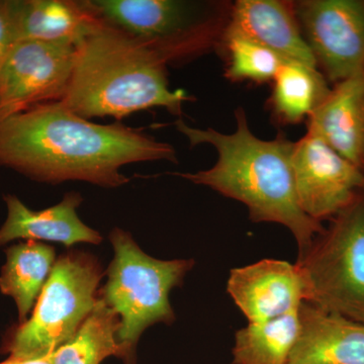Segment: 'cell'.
I'll list each match as a JSON object with an SVG mask.
<instances>
[{"label":"cell","instance_id":"6da1fadb","mask_svg":"<svg viewBox=\"0 0 364 364\" xmlns=\"http://www.w3.org/2000/svg\"><path fill=\"white\" fill-rule=\"evenodd\" d=\"M177 163L176 151L121 122L92 123L61 102H48L0 122V167L41 183L83 181L116 188L130 182L132 163Z\"/></svg>","mask_w":364,"mask_h":364},{"label":"cell","instance_id":"7a4b0ae2","mask_svg":"<svg viewBox=\"0 0 364 364\" xmlns=\"http://www.w3.org/2000/svg\"><path fill=\"white\" fill-rule=\"evenodd\" d=\"M234 114L236 130L231 134L193 128L182 119L174 122L191 147L208 144L218 153L212 168L176 174L244 203L254 223L287 227L298 243L301 257L325 228L308 217L299 205L291 164L294 142L284 135L273 140L257 138L249 128L244 109L238 107Z\"/></svg>","mask_w":364,"mask_h":364},{"label":"cell","instance_id":"3957f363","mask_svg":"<svg viewBox=\"0 0 364 364\" xmlns=\"http://www.w3.org/2000/svg\"><path fill=\"white\" fill-rule=\"evenodd\" d=\"M196 97L169 87L167 66L154 53L102 21L76 48L73 70L62 104L90 121L121 122L135 112L164 107L181 119L184 102Z\"/></svg>","mask_w":364,"mask_h":364},{"label":"cell","instance_id":"277c9868","mask_svg":"<svg viewBox=\"0 0 364 364\" xmlns=\"http://www.w3.org/2000/svg\"><path fill=\"white\" fill-rule=\"evenodd\" d=\"M107 25L138 41L166 66L215 51L231 14L222 0H86Z\"/></svg>","mask_w":364,"mask_h":364},{"label":"cell","instance_id":"5b68a950","mask_svg":"<svg viewBox=\"0 0 364 364\" xmlns=\"http://www.w3.org/2000/svg\"><path fill=\"white\" fill-rule=\"evenodd\" d=\"M109 241L114 256L100 296L119 316L117 339L134 349L150 326L176 320L170 291L181 286L195 261L151 257L129 232L119 228L112 230Z\"/></svg>","mask_w":364,"mask_h":364},{"label":"cell","instance_id":"8992f818","mask_svg":"<svg viewBox=\"0 0 364 364\" xmlns=\"http://www.w3.org/2000/svg\"><path fill=\"white\" fill-rule=\"evenodd\" d=\"M104 273L85 253L64 254L55 262L32 316L11 330L2 345L11 358L50 355L70 340L92 312Z\"/></svg>","mask_w":364,"mask_h":364},{"label":"cell","instance_id":"52a82bcc","mask_svg":"<svg viewBox=\"0 0 364 364\" xmlns=\"http://www.w3.org/2000/svg\"><path fill=\"white\" fill-rule=\"evenodd\" d=\"M330 222L296 261L306 301L364 324V191Z\"/></svg>","mask_w":364,"mask_h":364},{"label":"cell","instance_id":"ba28073f","mask_svg":"<svg viewBox=\"0 0 364 364\" xmlns=\"http://www.w3.org/2000/svg\"><path fill=\"white\" fill-rule=\"evenodd\" d=\"M294 13L328 82L364 72V0H298Z\"/></svg>","mask_w":364,"mask_h":364},{"label":"cell","instance_id":"9c48e42d","mask_svg":"<svg viewBox=\"0 0 364 364\" xmlns=\"http://www.w3.org/2000/svg\"><path fill=\"white\" fill-rule=\"evenodd\" d=\"M76 48L23 41L0 67V122L37 105L61 102L65 95Z\"/></svg>","mask_w":364,"mask_h":364},{"label":"cell","instance_id":"30bf717a","mask_svg":"<svg viewBox=\"0 0 364 364\" xmlns=\"http://www.w3.org/2000/svg\"><path fill=\"white\" fill-rule=\"evenodd\" d=\"M291 164L299 205L315 221H330L364 191L363 172L309 132L294 142Z\"/></svg>","mask_w":364,"mask_h":364},{"label":"cell","instance_id":"8fae6325","mask_svg":"<svg viewBox=\"0 0 364 364\" xmlns=\"http://www.w3.org/2000/svg\"><path fill=\"white\" fill-rule=\"evenodd\" d=\"M227 291L249 323L296 312L306 296L305 280L296 263L277 259L232 269Z\"/></svg>","mask_w":364,"mask_h":364},{"label":"cell","instance_id":"7c38bea8","mask_svg":"<svg viewBox=\"0 0 364 364\" xmlns=\"http://www.w3.org/2000/svg\"><path fill=\"white\" fill-rule=\"evenodd\" d=\"M287 364H364V324L304 301Z\"/></svg>","mask_w":364,"mask_h":364},{"label":"cell","instance_id":"4fadbf2b","mask_svg":"<svg viewBox=\"0 0 364 364\" xmlns=\"http://www.w3.org/2000/svg\"><path fill=\"white\" fill-rule=\"evenodd\" d=\"M6 221L0 227V246L16 240L51 241L66 247L77 243L100 244L102 236L79 219L77 208L82 203L80 193L70 191L58 205L45 210H30L14 195L4 196Z\"/></svg>","mask_w":364,"mask_h":364},{"label":"cell","instance_id":"5bb4252c","mask_svg":"<svg viewBox=\"0 0 364 364\" xmlns=\"http://www.w3.org/2000/svg\"><path fill=\"white\" fill-rule=\"evenodd\" d=\"M227 26L272 50L284 61L317 67L299 28L293 1L237 0L232 4Z\"/></svg>","mask_w":364,"mask_h":364},{"label":"cell","instance_id":"9a60e30c","mask_svg":"<svg viewBox=\"0 0 364 364\" xmlns=\"http://www.w3.org/2000/svg\"><path fill=\"white\" fill-rule=\"evenodd\" d=\"M306 123V132L364 173V72L333 85Z\"/></svg>","mask_w":364,"mask_h":364},{"label":"cell","instance_id":"2e32d148","mask_svg":"<svg viewBox=\"0 0 364 364\" xmlns=\"http://www.w3.org/2000/svg\"><path fill=\"white\" fill-rule=\"evenodd\" d=\"M18 42L77 48L102 21L86 0H11Z\"/></svg>","mask_w":364,"mask_h":364},{"label":"cell","instance_id":"e0dca14e","mask_svg":"<svg viewBox=\"0 0 364 364\" xmlns=\"http://www.w3.org/2000/svg\"><path fill=\"white\" fill-rule=\"evenodd\" d=\"M56 262L54 248L39 241L20 242L6 250L0 272V291L16 303L18 322L35 308Z\"/></svg>","mask_w":364,"mask_h":364},{"label":"cell","instance_id":"ac0fdd59","mask_svg":"<svg viewBox=\"0 0 364 364\" xmlns=\"http://www.w3.org/2000/svg\"><path fill=\"white\" fill-rule=\"evenodd\" d=\"M268 107L277 124L294 126L308 121L331 91L317 67L284 62L272 80Z\"/></svg>","mask_w":364,"mask_h":364},{"label":"cell","instance_id":"d6986e66","mask_svg":"<svg viewBox=\"0 0 364 364\" xmlns=\"http://www.w3.org/2000/svg\"><path fill=\"white\" fill-rule=\"evenodd\" d=\"M117 314L102 298L70 340L52 353L53 364H100L109 356L129 360L134 349L119 342Z\"/></svg>","mask_w":364,"mask_h":364},{"label":"cell","instance_id":"ffe728a7","mask_svg":"<svg viewBox=\"0 0 364 364\" xmlns=\"http://www.w3.org/2000/svg\"><path fill=\"white\" fill-rule=\"evenodd\" d=\"M299 310L236 332L233 364H287L298 338Z\"/></svg>","mask_w":364,"mask_h":364},{"label":"cell","instance_id":"44dd1931","mask_svg":"<svg viewBox=\"0 0 364 364\" xmlns=\"http://www.w3.org/2000/svg\"><path fill=\"white\" fill-rule=\"evenodd\" d=\"M215 52L225 62V77L232 82H272L284 59L243 33L226 28Z\"/></svg>","mask_w":364,"mask_h":364},{"label":"cell","instance_id":"7402d4cb","mask_svg":"<svg viewBox=\"0 0 364 364\" xmlns=\"http://www.w3.org/2000/svg\"><path fill=\"white\" fill-rule=\"evenodd\" d=\"M18 43L13 16L11 0H0V67Z\"/></svg>","mask_w":364,"mask_h":364},{"label":"cell","instance_id":"603a6c76","mask_svg":"<svg viewBox=\"0 0 364 364\" xmlns=\"http://www.w3.org/2000/svg\"><path fill=\"white\" fill-rule=\"evenodd\" d=\"M0 364H53L52 354L38 358H18L9 356V358L1 361Z\"/></svg>","mask_w":364,"mask_h":364}]
</instances>
